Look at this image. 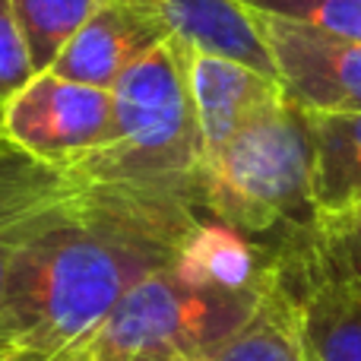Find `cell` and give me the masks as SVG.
Instances as JSON below:
<instances>
[{
	"instance_id": "obj_6",
	"label": "cell",
	"mask_w": 361,
	"mask_h": 361,
	"mask_svg": "<svg viewBox=\"0 0 361 361\" xmlns=\"http://www.w3.org/2000/svg\"><path fill=\"white\" fill-rule=\"evenodd\" d=\"M282 92L311 114L361 111V42L257 13Z\"/></svg>"
},
{
	"instance_id": "obj_8",
	"label": "cell",
	"mask_w": 361,
	"mask_h": 361,
	"mask_svg": "<svg viewBox=\"0 0 361 361\" xmlns=\"http://www.w3.org/2000/svg\"><path fill=\"white\" fill-rule=\"evenodd\" d=\"M165 38H171V32L140 16L137 10L118 0H99L89 19L80 25V32L57 54L48 73L111 92L114 82Z\"/></svg>"
},
{
	"instance_id": "obj_5",
	"label": "cell",
	"mask_w": 361,
	"mask_h": 361,
	"mask_svg": "<svg viewBox=\"0 0 361 361\" xmlns=\"http://www.w3.org/2000/svg\"><path fill=\"white\" fill-rule=\"evenodd\" d=\"M0 137L38 162L73 171L114 140L111 92L35 73L0 105Z\"/></svg>"
},
{
	"instance_id": "obj_10",
	"label": "cell",
	"mask_w": 361,
	"mask_h": 361,
	"mask_svg": "<svg viewBox=\"0 0 361 361\" xmlns=\"http://www.w3.org/2000/svg\"><path fill=\"white\" fill-rule=\"evenodd\" d=\"M187 80L197 111L203 162H209L269 99L282 92L279 80L222 54L193 51L187 57Z\"/></svg>"
},
{
	"instance_id": "obj_13",
	"label": "cell",
	"mask_w": 361,
	"mask_h": 361,
	"mask_svg": "<svg viewBox=\"0 0 361 361\" xmlns=\"http://www.w3.org/2000/svg\"><path fill=\"white\" fill-rule=\"evenodd\" d=\"M314 146V209L317 219L361 206V111L311 114Z\"/></svg>"
},
{
	"instance_id": "obj_12",
	"label": "cell",
	"mask_w": 361,
	"mask_h": 361,
	"mask_svg": "<svg viewBox=\"0 0 361 361\" xmlns=\"http://www.w3.org/2000/svg\"><path fill=\"white\" fill-rule=\"evenodd\" d=\"M269 244L250 241L247 235L203 216L187 235L171 269L184 282L216 288H254L269 269Z\"/></svg>"
},
{
	"instance_id": "obj_21",
	"label": "cell",
	"mask_w": 361,
	"mask_h": 361,
	"mask_svg": "<svg viewBox=\"0 0 361 361\" xmlns=\"http://www.w3.org/2000/svg\"><path fill=\"white\" fill-rule=\"evenodd\" d=\"M165 361H212V358H165Z\"/></svg>"
},
{
	"instance_id": "obj_17",
	"label": "cell",
	"mask_w": 361,
	"mask_h": 361,
	"mask_svg": "<svg viewBox=\"0 0 361 361\" xmlns=\"http://www.w3.org/2000/svg\"><path fill=\"white\" fill-rule=\"evenodd\" d=\"M238 4L263 16L292 19L361 42V0H238Z\"/></svg>"
},
{
	"instance_id": "obj_3",
	"label": "cell",
	"mask_w": 361,
	"mask_h": 361,
	"mask_svg": "<svg viewBox=\"0 0 361 361\" xmlns=\"http://www.w3.org/2000/svg\"><path fill=\"white\" fill-rule=\"evenodd\" d=\"M187 57L190 44L171 35L114 82V140L76 165V178L200 187L203 143L190 99Z\"/></svg>"
},
{
	"instance_id": "obj_20",
	"label": "cell",
	"mask_w": 361,
	"mask_h": 361,
	"mask_svg": "<svg viewBox=\"0 0 361 361\" xmlns=\"http://www.w3.org/2000/svg\"><path fill=\"white\" fill-rule=\"evenodd\" d=\"M48 355H38V352H10L6 358H0V361H44Z\"/></svg>"
},
{
	"instance_id": "obj_2",
	"label": "cell",
	"mask_w": 361,
	"mask_h": 361,
	"mask_svg": "<svg viewBox=\"0 0 361 361\" xmlns=\"http://www.w3.org/2000/svg\"><path fill=\"white\" fill-rule=\"evenodd\" d=\"M200 209L260 244L311 228L317 209L305 108L279 92L203 162Z\"/></svg>"
},
{
	"instance_id": "obj_1",
	"label": "cell",
	"mask_w": 361,
	"mask_h": 361,
	"mask_svg": "<svg viewBox=\"0 0 361 361\" xmlns=\"http://www.w3.org/2000/svg\"><path fill=\"white\" fill-rule=\"evenodd\" d=\"M200 219L197 184L82 180L13 263L0 349L54 355L82 343L130 288L175 263Z\"/></svg>"
},
{
	"instance_id": "obj_15",
	"label": "cell",
	"mask_w": 361,
	"mask_h": 361,
	"mask_svg": "<svg viewBox=\"0 0 361 361\" xmlns=\"http://www.w3.org/2000/svg\"><path fill=\"white\" fill-rule=\"evenodd\" d=\"M99 0H13L19 35L35 73H48Z\"/></svg>"
},
{
	"instance_id": "obj_7",
	"label": "cell",
	"mask_w": 361,
	"mask_h": 361,
	"mask_svg": "<svg viewBox=\"0 0 361 361\" xmlns=\"http://www.w3.org/2000/svg\"><path fill=\"white\" fill-rule=\"evenodd\" d=\"M273 267L298 311L307 361H361V298L330 282L305 247V228L279 238Z\"/></svg>"
},
{
	"instance_id": "obj_14",
	"label": "cell",
	"mask_w": 361,
	"mask_h": 361,
	"mask_svg": "<svg viewBox=\"0 0 361 361\" xmlns=\"http://www.w3.org/2000/svg\"><path fill=\"white\" fill-rule=\"evenodd\" d=\"M212 361H307L305 345H301L298 311L276 273L273 254H269V269L254 314L244 320L235 336L225 339V345L212 355Z\"/></svg>"
},
{
	"instance_id": "obj_19",
	"label": "cell",
	"mask_w": 361,
	"mask_h": 361,
	"mask_svg": "<svg viewBox=\"0 0 361 361\" xmlns=\"http://www.w3.org/2000/svg\"><path fill=\"white\" fill-rule=\"evenodd\" d=\"M44 361H92L86 355V349H82L80 343H73V345H67V349H61V352H54V355H48Z\"/></svg>"
},
{
	"instance_id": "obj_4",
	"label": "cell",
	"mask_w": 361,
	"mask_h": 361,
	"mask_svg": "<svg viewBox=\"0 0 361 361\" xmlns=\"http://www.w3.org/2000/svg\"><path fill=\"white\" fill-rule=\"evenodd\" d=\"M260 288L193 286L169 267L130 288L80 345L92 361L212 358L254 314Z\"/></svg>"
},
{
	"instance_id": "obj_9",
	"label": "cell",
	"mask_w": 361,
	"mask_h": 361,
	"mask_svg": "<svg viewBox=\"0 0 361 361\" xmlns=\"http://www.w3.org/2000/svg\"><path fill=\"white\" fill-rule=\"evenodd\" d=\"M80 187L73 171L38 162L0 137V305L25 244Z\"/></svg>"
},
{
	"instance_id": "obj_11",
	"label": "cell",
	"mask_w": 361,
	"mask_h": 361,
	"mask_svg": "<svg viewBox=\"0 0 361 361\" xmlns=\"http://www.w3.org/2000/svg\"><path fill=\"white\" fill-rule=\"evenodd\" d=\"M118 4L159 23L193 51L231 57L276 80V67L257 25V13L238 0H118Z\"/></svg>"
},
{
	"instance_id": "obj_22",
	"label": "cell",
	"mask_w": 361,
	"mask_h": 361,
	"mask_svg": "<svg viewBox=\"0 0 361 361\" xmlns=\"http://www.w3.org/2000/svg\"><path fill=\"white\" fill-rule=\"evenodd\" d=\"M6 355H10V352H4V349H0V358H6Z\"/></svg>"
},
{
	"instance_id": "obj_18",
	"label": "cell",
	"mask_w": 361,
	"mask_h": 361,
	"mask_svg": "<svg viewBox=\"0 0 361 361\" xmlns=\"http://www.w3.org/2000/svg\"><path fill=\"white\" fill-rule=\"evenodd\" d=\"M32 76L35 70L13 16V0H0V105L13 99Z\"/></svg>"
},
{
	"instance_id": "obj_16",
	"label": "cell",
	"mask_w": 361,
	"mask_h": 361,
	"mask_svg": "<svg viewBox=\"0 0 361 361\" xmlns=\"http://www.w3.org/2000/svg\"><path fill=\"white\" fill-rule=\"evenodd\" d=\"M305 247L326 279L361 298V206L317 219L305 228Z\"/></svg>"
}]
</instances>
